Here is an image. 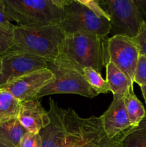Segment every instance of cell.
I'll list each match as a JSON object with an SVG mask.
<instances>
[{
  "mask_svg": "<svg viewBox=\"0 0 146 147\" xmlns=\"http://www.w3.org/2000/svg\"><path fill=\"white\" fill-rule=\"evenodd\" d=\"M13 30L0 27V56L9 51L12 47L14 33Z\"/></svg>",
  "mask_w": 146,
  "mask_h": 147,
  "instance_id": "obj_22",
  "label": "cell"
},
{
  "mask_svg": "<svg viewBox=\"0 0 146 147\" xmlns=\"http://www.w3.org/2000/svg\"><path fill=\"white\" fill-rule=\"evenodd\" d=\"M47 68L54 78L39 93L37 99L52 94H77L92 98L98 96L86 80L83 72L79 70L63 54L47 61Z\"/></svg>",
  "mask_w": 146,
  "mask_h": 147,
  "instance_id": "obj_4",
  "label": "cell"
},
{
  "mask_svg": "<svg viewBox=\"0 0 146 147\" xmlns=\"http://www.w3.org/2000/svg\"><path fill=\"white\" fill-rule=\"evenodd\" d=\"M134 83L140 86H146V57L140 53L135 72Z\"/></svg>",
  "mask_w": 146,
  "mask_h": 147,
  "instance_id": "obj_21",
  "label": "cell"
},
{
  "mask_svg": "<svg viewBox=\"0 0 146 147\" xmlns=\"http://www.w3.org/2000/svg\"><path fill=\"white\" fill-rule=\"evenodd\" d=\"M107 40V37L89 33L67 34L61 53L81 71L90 67L100 73L108 63Z\"/></svg>",
  "mask_w": 146,
  "mask_h": 147,
  "instance_id": "obj_2",
  "label": "cell"
},
{
  "mask_svg": "<svg viewBox=\"0 0 146 147\" xmlns=\"http://www.w3.org/2000/svg\"><path fill=\"white\" fill-rule=\"evenodd\" d=\"M54 78L49 69L44 68L23 75L0 86V88L9 92L21 103L37 99L43 88Z\"/></svg>",
  "mask_w": 146,
  "mask_h": 147,
  "instance_id": "obj_9",
  "label": "cell"
},
{
  "mask_svg": "<svg viewBox=\"0 0 146 147\" xmlns=\"http://www.w3.org/2000/svg\"><path fill=\"white\" fill-rule=\"evenodd\" d=\"M64 15L59 26L67 34L89 33L107 37L111 30L110 20L94 14L79 0H66Z\"/></svg>",
  "mask_w": 146,
  "mask_h": 147,
  "instance_id": "obj_5",
  "label": "cell"
},
{
  "mask_svg": "<svg viewBox=\"0 0 146 147\" xmlns=\"http://www.w3.org/2000/svg\"><path fill=\"white\" fill-rule=\"evenodd\" d=\"M129 121L133 128L137 126L146 116V111L135 94L133 87L123 97Z\"/></svg>",
  "mask_w": 146,
  "mask_h": 147,
  "instance_id": "obj_15",
  "label": "cell"
},
{
  "mask_svg": "<svg viewBox=\"0 0 146 147\" xmlns=\"http://www.w3.org/2000/svg\"><path fill=\"white\" fill-rule=\"evenodd\" d=\"M81 4H84V6L90 9L92 12L97 14L100 17H103L110 21V17L107 12L104 10V9L101 7L98 1H94V0H79Z\"/></svg>",
  "mask_w": 146,
  "mask_h": 147,
  "instance_id": "obj_24",
  "label": "cell"
},
{
  "mask_svg": "<svg viewBox=\"0 0 146 147\" xmlns=\"http://www.w3.org/2000/svg\"><path fill=\"white\" fill-rule=\"evenodd\" d=\"M133 40L135 42L140 54L146 57V21L143 23L139 33Z\"/></svg>",
  "mask_w": 146,
  "mask_h": 147,
  "instance_id": "obj_25",
  "label": "cell"
},
{
  "mask_svg": "<svg viewBox=\"0 0 146 147\" xmlns=\"http://www.w3.org/2000/svg\"><path fill=\"white\" fill-rule=\"evenodd\" d=\"M17 120L27 132L40 133L50 123L48 111H46L38 99L22 102Z\"/></svg>",
  "mask_w": 146,
  "mask_h": 147,
  "instance_id": "obj_13",
  "label": "cell"
},
{
  "mask_svg": "<svg viewBox=\"0 0 146 147\" xmlns=\"http://www.w3.org/2000/svg\"><path fill=\"white\" fill-rule=\"evenodd\" d=\"M42 142L40 133L26 132L21 139L19 147H42Z\"/></svg>",
  "mask_w": 146,
  "mask_h": 147,
  "instance_id": "obj_23",
  "label": "cell"
},
{
  "mask_svg": "<svg viewBox=\"0 0 146 147\" xmlns=\"http://www.w3.org/2000/svg\"><path fill=\"white\" fill-rule=\"evenodd\" d=\"M47 68L45 60L19 50H10L1 55L0 86L37 70Z\"/></svg>",
  "mask_w": 146,
  "mask_h": 147,
  "instance_id": "obj_8",
  "label": "cell"
},
{
  "mask_svg": "<svg viewBox=\"0 0 146 147\" xmlns=\"http://www.w3.org/2000/svg\"><path fill=\"white\" fill-rule=\"evenodd\" d=\"M108 61L112 62L134 83V76L140 51L130 37L115 35L107 40Z\"/></svg>",
  "mask_w": 146,
  "mask_h": 147,
  "instance_id": "obj_7",
  "label": "cell"
},
{
  "mask_svg": "<svg viewBox=\"0 0 146 147\" xmlns=\"http://www.w3.org/2000/svg\"><path fill=\"white\" fill-rule=\"evenodd\" d=\"M140 89H141L142 93H143V98H144L145 100V103L146 105V86H140Z\"/></svg>",
  "mask_w": 146,
  "mask_h": 147,
  "instance_id": "obj_27",
  "label": "cell"
},
{
  "mask_svg": "<svg viewBox=\"0 0 146 147\" xmlns=\"http://www.w3.org/2000/svg\"><path fill=\"white\" fill-rule=\"evenodd\" d=\"M69 111L68 129L60 147H82L104 131L100 116L82 118L72 109H69Z\"/></svg>",
  "mask_w": 146,
  "mask_h": 147,
  "instance_id": "obj_10",
  "label": "cell"
},
{
  "mask_svg": "<svg viewBox=\"0 0 146 147\" xmlns=\"http://www.w3.org/2000/svg\"><path fill=\"white\" fill-rule=\"evenodd\" d=\"M106 81L113 96L124 97L131 88L133 82L117 68L112 62L108 61L106 65Z\"/></svg>",
  "mask_w": 146,
  "mask_h": 147,
  "instance_id": "obj_14",
  "label": "cell"
},
{
  "mask_svg": "<svg viewBox=\"0 0 146 147\" xmlns=\"http://www.w3.org/2000/svg\"><path fill=\"white\" fill-rule=\"evenodd\" d=\"M123 139V138H118L110 140L103 131L96 137L86 143L82 147H122Z\"/></svg>",
  "mask_w": 146,
  "mask_h": 147,
  "instance_id": "obj_20",
  "label": "cell"
},
{
  "mask_svg": "<svg viewBox=\"0 0 146 147\" xmlns=\"http://www.w3.org/2000/svg\"><path fill=\"white\" fill-rule=\"evenodd\" d=\"M122 147H146V116L137 126L125 134Z\"/></svg>",
  "mask_w": 146,
  "mask_h": 147,
  "instance_id": "obj_18",
  "label": "cell"
},
{
  "mask_svg": "<svg viewBox=\"0 0 146 147\" xmlns=\"http://www.w3.org/2000/svg\"><path fill=\"white\" fill-rule=\"evenodd\" d=\"M66 0H4L11 22L24 27L59 24L64 15Z\"/></svg>",
  "mask_w": 146,
  "mask_h": 147,
  "instance_id": "obj_3",
  "label": "cell"
},
{
  "mask_svg": "<svg viewBox=\"0 0 146 147\" xmlns=\"http://www.w3.org/2000/svg\"><path fill=\"white\" fill-rule=\"evenodd\" d=\"M48 111L50 122L40 131L42 138V147H60L67 135L69 125L70 111L60 108L55 100L49 99Z\"/></svg>",
  "mask_w": 146,
  "mask_h": 147,
  "instance_id": "obj_11",
  "label": "cell"
},
{
  "mask_svg": "<svg viewBox=\"0 0 146 147\" xmlns=\"http://www.w3.org/2000/svg\"><path fill=\"white\" fill-rule=\"evenodd\" d=\"M11 22H12L6 11L4 0H0V27L7 30H13L15 25Z\"/></svg>",
  "mask_w": 146,
  "mask_h": 147,
  "instance_id": "obj_26",
  "label": "cell"
},
{
  "mask_svg": "<svg viewBox=\"0 0 146 147\" xmlns=\"http://www.w3.org/2000/svg\"><path fill=\"white\" fill-rule=\"evenodd\" d=\"M83 75L90 87L98 95L100 93H107L110 92V88L106 80L102 77L100 73L97 70L90 67H84L83 69Z\"/></svg>",
  "mask_w": 146,
  "mask_h": 147,
  "instance_id": "obj_19",
  "label": "cell"
},
{
  "mask_svg": "<svg viewBox=\"0 0 146 147\" xmlns=\"http://www.w3.org/2000/svg\"><path fill=\"white\" fill-rule=\"evenodd\" d=\"M0 147H15L0 139Z\"/></svg>",
  "mask_w": 146,
  "mask_h": 147,
  "instance_id": "obj_28",
  "label": "cell"
},
{
  "mask_svg": "<svg viewBox=\"0 0 146 147\" xmlns=\"http://www.w3.org/2000/svg\"><path fill=\"white\" fill-rule=\"evenodd\" d=\"M100 119L103 130L110 140L123 138L133 128L127 116L124 99L120 96H113L111 104Z\"/></svg>",
  "mask_w": 146,
  "mask_h": 147,
  "instance_id": "obj_12",
  "label": "cell"
},
{
  "mask_svg": "<svg viewBox=\"0 0 146 147\" xmlns=\"http://www.w3.org/2000/svg\"><path fill=\"white\" fill-rule=\"evenodd\" d=\"M0 69H1V56H0Z\"/></svg>",
  "mask_w": 146,
  "mask_h": 147,
  "instance_id": "obj_29",
  "label": "cell"
},
{
  "mask_svg": "<svg viewBox=\"0 0 146 147\" xmlns=\"http://www.w3.org/2000/svg\"><path fill=\"white\" fill-rule=\"evenodd\" d=\"M13 33L11 50H19L46 61L56 58L61 53L65 38L59 24L40 27L15 25Z\"/></svg>",
  "mask_w": 146,
  "mask_h": 147,
  "instance_id": "obj_1",
  "label": "cell"
},
{
  "mask_svg": "<svg viewBox=\"0 0 146 147\" xmlns=\"http://www.w3.org/2000/svg\"><path fill=\"white\" fill-rule=\"evenodd\" d=\"M145 21H146V14H145Z\"/></svg>",
  "mask_w": 146,
  "mask_h": 147,
  "instance_id": "obj_30",
  "label": "cell"
},
{
  "mask_svg": "<svg viewBox=\"0 0 146 147\" xmlns=\"http://www.w3.org/2000/svg\"><path fill=\"white\" fill-rule=\"evenodd\" d=\"M26 132L17 119L0 123V139L15 147H19Z\"/></svg>",
  "mask_w": 146,
  "mask_h": 147,
  "instance_id": "obj_16",
  "label": "cell"
},
{
  "mask_svg": "<svg viewBox=\"0 0 146 147\" xmlns=\"http://www.w3.org/2000/svg\"><path fill=\"white\" fill-rule=\"evenodd\" d=\"M21 104L9 92L0 88V123L17 119Z\"/></svg>",
  "mask_w": 146,
  "mask_h": 147,
  "instance_id": "obj_17",
  "label": "cell"
},
{
  "mask_svg": "<svg viewBox=\"0 0 146 147\" xmlns=\"http://www.w3.org/2000/svg\"><path fill=\"white\" fill-rule=\"evenodd\" d=\"M104 11L110 15L111 30L115 35L134 38L145 21L137 1L134 0H99Z\"/></svg>",
  "mask_w": 146,
  "mask_h": 147,
  "instance_id": "obj_6",
  "label": "cell"
}]
</instances>
